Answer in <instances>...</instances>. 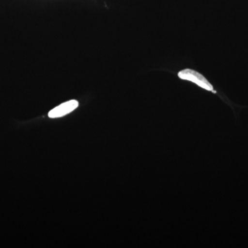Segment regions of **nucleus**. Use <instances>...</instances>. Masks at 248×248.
<instances>
[{
    "label": "nucleus",
    "instance_id": "nucleus-1",
    "mask_svg": "<svg viewBox=\"0 0 248 248\" xmlns=\"http://www.w3.org/2000/svg\"><path fill=\"white\" fill-rule=\"evenodd\" d=\"M178 77L180 79L191 81V82L197 84V86L205 90V91H210V92L215 93V94L217 93V91L214 90L213 85L209 82L208 80L203 75L195 71V70L189 69V68L183 70V71L179 72Z\"/></svg>",
    "mask_w": 248,
    "mask_h": 248
},
{
    "label": "nucleus",
    "instance_id": "nucleus-2",
    "mask_svg": "<svg viewBox=\"0 0 248 248\" xmlns=\"http://www.w3.org/2000/svg\"><path fill=\"white\" fill-rule=\"evenodd\" d=\"M78 106H79V103L76 100H70L63 103L50 110L48 112V117L52 119L63 117L76 110Z\"/></svg>",
    "mask_w": 248,
    "mask_h": 248
}]
</instances>
